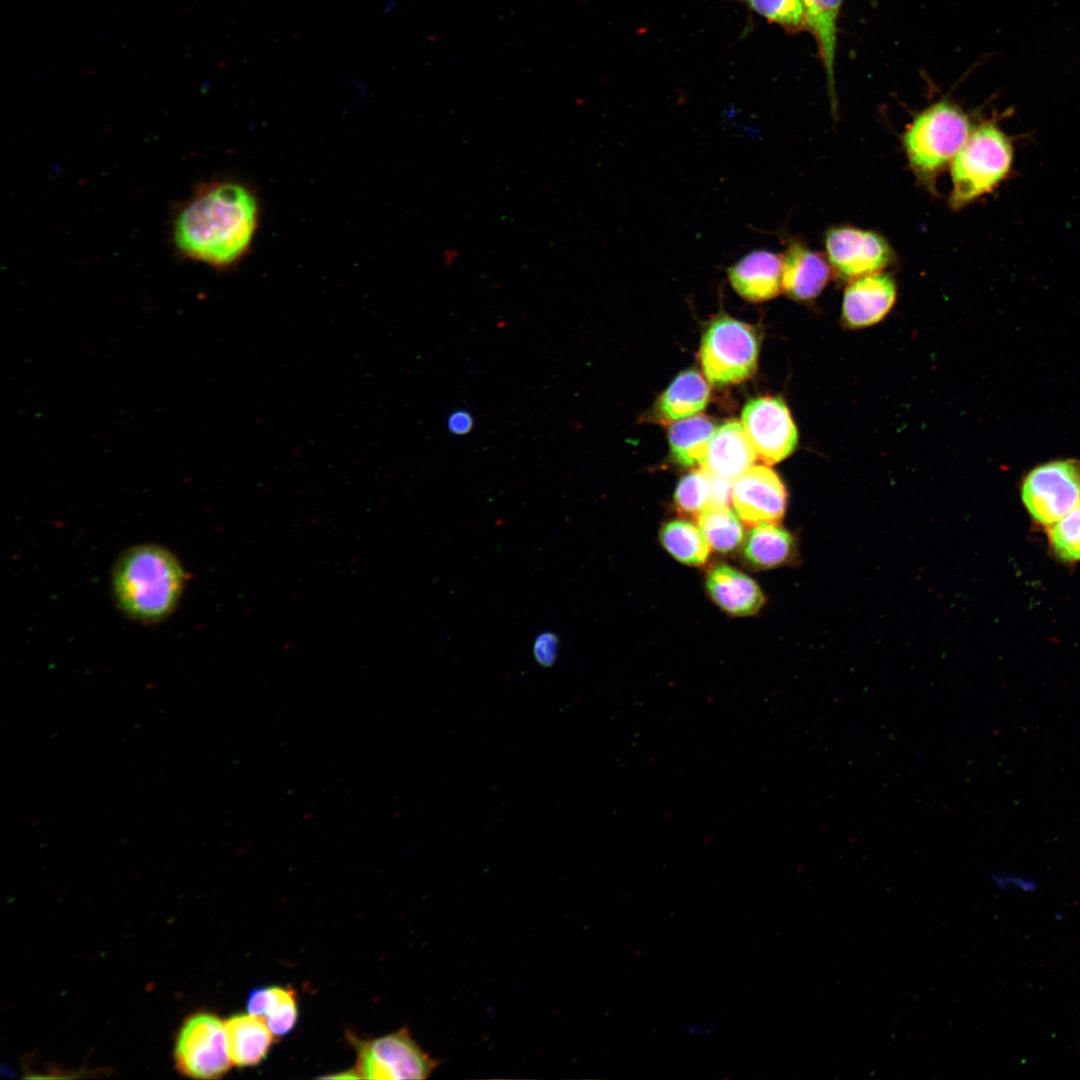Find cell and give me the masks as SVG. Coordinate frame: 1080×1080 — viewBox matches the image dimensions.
<instances>
[{
	"mask_svg": "<svg viewBox=\"0 0 1080 1080\" xmlns=\"http://www.w3.org/2000/svg\"><path fill=\"white\" fill-rule=\"evenodd\" d=\"M807 30L813 35L825 70L833 108L835 101V57L837 22L843 0H801Z\"/></svg>",
	"mask_w": 1080,
	"mask_h": 1080,
	"instance_id": "obj_18",
	"label": "cell"
},
{
	"mask_svg": "<svg viewBox=\"0 0 1080 1080\" xmlns=\"http://www.w3.org/2000/svg\"><path fill=\"white\" fill-rule=\"evenodd\" d=\"M1049 542L1060 559L1080 560V504L1051 525Z\"/></svg>",
	"mask_w": 1080,
	"mask_h": 1080,
	"instance_id": "obj_27",
	"label": "cell"
},
{
	"mask_svg": "<svg viewBox=\"0 0 1080 1080\" xmlns=\"http://www.w3.org/2000/svg\"><path fill=\"white\" fill-rule=\"evenodd\" d=\"M758 352V339L750 326L721 316L705 332L699 357L707 380L727 385L741 382L755 371Z\"/></svg>",
	"mask_w": 1080,
	"mask_h": 1080,
	"instance_id": "obj_5",
	"label": "cell"
},
{
	"mask_svg": "<svg viewBox=\"0 0 1080 1080\" xmlns=\"http://www.w3.org/2000/svg\"><path fill=\"white\" fill-rule=\"evenodd\" d=\"M559 640L552 632L539 634L533 646L536 661L545 667L552 666L557 658Z\"/></svg>",
	"mask_w": 1080,
	"mask_h": 1080,
	"instance_id": "obj_28",
	"label": "cell"
},
{
	"mask_svg": "<svg viewBox=\"0 0 1080 1080\" xmlns=\"http://www.w3.org/2000/svg\"><path fill=\"white\" fill-rule=\"evenodd\" d=\"M750 9L788 32L807 30L801 0H743Z\"/></svg>",
	"mask_w": 1080,
	"mask_h": 1080,
	"instance_id": "obj_26",
	"label": "cell"
},
{
	"mask_svg": "<svg viewBox=\"0 0 1080 1080\" xmlns=\"http://www.w3.org/2000/svg\"><path fill=\"white\" fill-rule=\"evenodd\" d=\"M659 539L665 550L681 563L702 566L709 559L710 546L699 526L691 521L674 519L664 523Z\"/></svg>",
	"mask_w": 1080,
	"mask_h": 1080,
	"instance_id": "obj_23",
	"label": "cell"
},
{
	"mask_svg": "<svg viewBox=\"0 0 1080 1080\" xmlns=\"http://www.w3.org/2000/svg\"><path fill=\"white\" fill-rule=\"evenodd\" d=\"M756 457L743 426L731 420L716 428L701 469L709 475L734 482L752 466Z\"/></svg>",
	"mask_w": 1080,
	"mask_h": 1080,
	"instance_id": "obj_15",
	"label": "cell"
},
{
	"mask_svg": "<svg viewBox=\"0 0 1080 1080\" xmlns=\"http://www.w3.org/2000/svg\"><path fill=\"white\" fill-rule=\"evenodd\" d=\"M185 583L177 558L163 547L144 544L124 552L113 569L116 602L129 617L159 621L176 607Z\"/></svg>",
	"mask_w": 1080,
	"mask_h": 1080,
	"instance_id": "obj_2",
	"label": "cell"
},
{
	"mask_svg": "<svg viewBox=\"0 0 1080 1080\" xmlns=\"http://www.w3.org/2000/svg\"><path fill=\"white\" fill-rule=\"evenodd\" d=\"M972 131L968 115L942 99L921 111L907 127L903 146L916 177L934 185Z\"/></svg>",
	"mask_w": 1080,
	"mask_h": 1080,
	"instance_id": "obj_3",
	"label": "cell"
},
{
	"mask_svg": "<svg viewBox=\"0 0 1080 1080\" xmlns=\"http://www.w3.org/2000/svg\"><path fill=\"white\" fill-rule=\"evenodd\" d=\"M796 542L793 535L777 523L755 525L744 538L743 560L754 569H771L794 560Z\"/></svg>",
	"mask_w": 1080,
	"mask_h": 1080,
	"instance_id": "obj_19",
	"label": "cell"
},
{
	"mask_svg": "<svg viewBox=\"0 0 1080 1080\" xmlns=\"http://www.w3.org/2000/svg\"><path fill=\"white\" fill-rule=\"evenodd\" d=\"M1013 159V143L997 124L984 122L972 129L952 161V208L992 192L1009 175Z\"/></svg>",
	"mask_w": 1080,
	"mask_h": 1080,
	"instance_id": "obj_4",
	"label": "cell"
},
{
	"mask_svg": "<svg viewBox=\"0 0 1080 1080\" xmlns=\"http://www.w3.org/2000/svg\"><path fill=\"white\" fill-rule=\"evenodd\" d=\"M472 415L463 409H458L452 412L447 420V428L449 432L454 435H464L469 433L473 428Z\"/></svg>",
	"mask_w": 1080,
	"mask_h": 1080,
	"instance_id": "obj_29",
	"label": "cell"
},
{
	"mask_svg": "<svg viewBox=\"0 0 1080 1080\" xmlns=\"http://www.w3.org/2000/svg\"><path fill=\"white\" fill-rule=\"evenodd\" d=\"M711 477L704 470L686 474L679 481L673 498L677 512L685 517L697 519L711 503Z\"/></svg>",
	"mask_w": 1080,
	"mask_h": 1080,
	"instance_id": "obj_25",
	"label": "cell"
},
{
	"mask_svg": "<svg viewBox=\"0 0 1080 1080\" xmlns=\"http://www.w3.org/2000/svg\"><path fill=\"white\" fill-rule=\"evenodd\" d=\"M706 590L711 599L732 616L754 615L765 602L760 587L752 578L725 564L709 571Z\"/></svg>",
	"mask_w": 1080,
	"mask_h": 1080,
	"instance_id": "obj_16",
	"label": "cell"
},
{
	"mask_svg": "<svg viewBox=\"0 0 1080 1080\" xmlns=\"http://www.w3.org/2000/svg\"><path fill=\"white\" fill-rule=\"evenodd\" d=\"M247 1011L262 1018L275 1037L286 1036L298 1020L296 992L282 986L257 987L248 995Z\"/></svg>",
	"mask_w": 1080,
	"mask_h": 1080,
	"instance_id": "obj_21",
	"label": "cell"
},
{
	"mask_svg": "<svg viewBox=\"0 0 1080 1080\" xmlns=\"http://www.w3.org/2000/svg\"><path fill=\"white\" fill-rule=\"evenodd\" d=\"M715 430L714 422L703 415L672 424L668 439L673 459L682 466H702Z\"/></svg>",
	"mask_w": 1080,
	"mask_h": 1080,
	"instance_id": "obj_22",
	"label": "cell"
},
{
	"mask_svg": "<svg viewBox=\"0 0 1080 1080\" xmlns=\"http://www.w3.org/2000/svg\"><path fill=\"white\" fill-rule=\"evenodd\" d=\"M697 522L710 548L718 553H732L743 542V526L729 506L709 505L698 516Z\"/></svg>",
	"mask_w": 1080,
	"mask_h": 1080,
	"instance_id": "obj_24",
	"label": "cell"
},
{
	"mask_svg": "<svg viewBox=\"0 0 1080 1080\" xmlns=\"http://www.w3.org/2000/svg\"><path fill=\"white\" fill-rule=\"evenodd\" d=\"M179 1073L193 1079H219L231 1068L225 1021L200 1011L187 1017L178 1030L174 1046Z\"/></svg>",
	"mask_w": 1080,
	"mask_h": 1080,
	"instance_id": "obj_7",
	"label": "cell"
},
{
	"mask_svg": "<svg viewBox=\"0 0 1080 1080\" xmlns=\"http://www.w3.org/2000/svg\"><path fill=\"white\" fill-rule=\"evenodd\" d=\"M734 290L752 302L766 301L782 289V256L769 250H753L728 268Z\"/></svg>",
	"mask_w": 1080,
	"mask_h": 1080,
	"instance_id": "obj_13",
	"label": "cell"
},
{
	"mask_svg": "<svg viewBox=\"0 0 1080 1080\" xmlns=\"http://www.w3.org/2000/svg\"><path fill=\"white\" fill-rule=\"evenodd\" d=\"M831 276L829 261L819 252L792 241L782 255V289L792 299L817 297Z\"/></svg>",
	"mask_w": 1080,
	"mask_h": 1080,
	"instance_id": "obj_14",
	"label": "cell"
},
{
	"mask_svg": "<svg viewBox=\"0 0 1080 1080\" xmlns=\"http://www.w3.org/2000/svg\"><path fill=\"white\" fill-rule=\"evenodd\" d=\"M1021 496L1032 518L1051 526L1080 504V463L1059 460L1037 466L1025 477Z\"/></svg>",
	"mask_w": 1080,
	"mask_h": 1080,
	"instance_id": "obj_8",
	"label": "cell"
},
{
	"mask_svg": "<svg viewBox=\"0 0 1080 1080\" xmlns=\"http://www.w3.org/2000/svg\"><path fill=\"white\" fill-rule=\"evenodd\" d=\"M356 1053L355 1069L365 1079H426L439 1061L425 1052L404 1027L374 1039L350 1035Z\"/></svg>",
	"mask_w": 1080,
	"mask_h": 1080,
	"instance_id": "obj_6",
	"label": "cell"
},
{
	"mask_svg": "<svg viewBox=\"0 0 1080 1080\" xmlns=\"http://www.w3.org/2000/svg\"><path fill=\"white\" fill-rule=\"evenodd\" d=\"M227 1048L232 1064L251 1067L267 1056L275 1036L265 1021L253 1014H236L225 1020Z\"/></svg>",
	"mask_w": 1080,
	"mask_h": 1080,
	"instance_id": "obj_17",
	"label": "cell"
},
{
	"mask_svg": "<svg viewBox=\"0 0 1080 1080\" xmlns=\"http://www.w3.org/2000/svg\"><path fill=\"white\" fill-rule=\"evenodd\" d=\"M742 426L757 457L765 464L784 460L795 449L798 432L784 401L779 397L750 400L742 411Z\"/></svg>",
	"mask_w": 1080,
	"mask_h": 1080,
	"instance_id": "obj_10",
	"label": "cell"
},
{
	"mask_svg": "<svg viewBox=\"0 0 1080 1080\" xmlns=\"http://www.w3.org/2000/svg\"><path fill=\"white\" fill-rule=\"evenodd\" d=\"M709 385L694 370L681 372L658 399L655 414L663 422L677 421L693 416L707 405Z\"/></svg>",
	"mask_w": 1080,
	"mask_h": 1080,
	"instance_id": "obj_20",
	"label": "cell"
},
{
	"mask_svg": "<svg viewBox=\"0 0 1080 1080\" xmlns=\"http://www.w3.org/2000/svg\"><path fill=\"white\" fill-rule=\"evenodd\" d=\"M258 222L254 192L239 182L219 181L202 187L178 212L173 239L185 257L224 269L247 254Z\"/></svg>",
	"mask_w": 1080,
	"mask_h": 1080,
	"instance_id": "obj_1",
	"label": "cell"
},
{
	"mask_svg": "<svg viewBox=\"0 0 1080 1080\" xmlns=\"http://www.w3.org/2000/svg\"><path fill=\"white\" fill-rule=\"evenodd\" d=\"M896 299L894 280L884 273L853 279L846 287L842 319L851 328L873 325L890 311Z\"/></svg>",
	"mask_w": 1080,
	"mask_h": 1080,
	"instance_id": "obj_12",
	"label": "cell"
},
{
	"mask_svg": "<svg viewBox=\"0 0 1080 1080\" xmlns=\"http://www.w3.org/2000/svg\"><path fill=\"white\" fill-rule=\"evenodd\" d=\"M731 500L737 515L747 525L777 523L786 511L787 491L772 469L756 465L733 482Z\"/></svg>",
	"mask_w": 1080,
	"mask_h": 1080,
	"instance_id": "obj_11",
	"label": "cell"
},
{
	"mask_svg": "<svg viewBox=\"0 0 1080 1080\" xmlns=\"http://www.w3.org/2000/svg\"><path fill=\"white\" fill-rule=\"evenodd\" d=\"M825 247L833 271L848 280L880 272L895 256L882 235L851 226L830 228Z\"/></svg>",
	"mask_w": 1080,
	"mask_h": 1080,
	"instance_id": "obj_9",
	"label": "cell"
}]
</instances>
